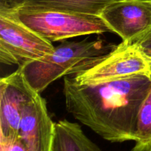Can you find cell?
I'll return each instance as SVG.
<instances>
[{
    "mask_svg": "<svg viewBox=\"0 0 151 151\" xmlns=\"http://www.w3.org/2000/svg\"><path fill=\"white\" fill-rule=\"evenodd\" d=\"M151 89V75H135L90 83L65 76L67 111L107 141H134L139 110Z\"/></svg>",
    "mask_w": 151,
    "mask_h": 151,
    "instance_id": "6da1fadb",
    "label": "cell"
},
{
    "mask_svg": "<svg viewBox=\"0 0 151 151\" xmlns=\"http://www.w3.org/2000/svg\"><path fill=\"white\" fill-rule=\"evenodd\" d=\"M116 46L102 40L62 41L52 52L19 66L32 88L41 93L58 78L75 75L93 61L110 52Z\"/></svg>",
    "mask_w": 151,
    "mask_h": 151,
    "instance_id": "7a4b0ae2",
    "label": "cell"
},
{
    "mask_svg": "<svg viewBox=\"0 0 151 151\" xmlns=\"http://www.w3.org/2000/svg\"><path fill=\"white\" fill-rule=\"evenodd\" d=\"M7 12L52 43L81 35L112 32L100 16L22 9Z\"/></svg>",
    "mask_w": 151,
    "mask_h": 151,
    "instance_id": "3957f363",
    "label": "cell"
},
{
    "mask_svg": "<svg viewBox=\"0 0 151 151\" xmlns=\"http://www.w3.org/2000/svg\"><path fill=\"white\" fill-rule=\"evenodd\" d=\"M52 43L23 24L7 11H0V62L22 66L52 52Z\"/></svg>",
    "mask_w": 151,
    "mask_h": 151,
    "instance_id": "277c9868",
    "label": "cell"
},
{
    "mask_svg": "<svg viewBox=\"0 0 151 151\" xmlns=\"http://www.w3.org/2000/svg\"><path fill=\"white\" fill-rule=\"evenodd\" d=\"M141 74L151 75L150 63L136 43L122 41L72 77L78 83H90Z\"/></svg>",
    "mask_w": 151,
    "mask_h": 151,
    "instance_id": "5b68a950",
    "label": "cell"
},
{
    "mask_svg": "<svg viewBox=\"0 0 151 151\" xmlns=\"http://www.w3.org/2000/svg\"><path fill=\"white\" fill-rule=\"evenodd\" d=\"M39 94L31 87L19 68L0 80V143L14 141L24 109Z\"/></svg>",
    "mask_w": 151,
    "mask_h": 151,
    "instance_id": "8992f818",
    "label": "cell"
},
{
    "mask_svg": "<svg viewBox=\"0 0 151 151\" xmlns=\"http://www.w3.org/2000/svg\"><path fill=\"white\" fill-rule=\"evenodd\" d=\"M100 16L122 41L135 43L151 30V0L114 1Z\"/></svg>",
    "mask_w": 151,
    "mask_h": 151,
    "instance_id": "52a82bcc",
    "label": "cell"
},
{
    "mask_svg": "<svg viewBox=\"0 0 151 151\" xmlns=\"http://www.w3.org/2000/svg\"><path fill=\"white\" fill-rule=\"evenodd\" d=\"M55 129V122L52 120L45 100L39 94L24 109L18 137L27 151H52Z\"/></svg>",
    "mask_w": 151,
    "mask_h": 151,
    "instance_id": "ba28073f",
    "label": "cell"
},
{
    "mask_svg": "<svg viewBox=\"0 0 151 151\" xmlns=\"http://www.w3.org/2000/svg\"><path fill=\"white\" fill-rule=\"evenodd\" d=\"M116 1L119 0H29L19 9L100 16L106 6Z\"/></svg>",
    "mask_w": 151,
    "mask_h": 151,
    "instance_id": "9c48e42d",
    "label": "cell"
},
{
    "mask_svg": "<svg viewBox=\"0 0 151 151\" xmlns=\"http://www.w3.org/2000/svg\"><path fill=\"white\" fill-rule=\"evenodd\" d=\"M52 151H102L86 136L81 125L62 119L55 122Z\"/></svg>",
    "mask_w": 151,
    "mask_h": 151,
    "instance_id": "30bf717a",
    "label": "cell"
},
{
    "mask_svg": "<svg viewBox=\"0 0 151 151\" xmlns=\"http://www.w3.org/2000/svg\"><path fill=\"white\" fill-rule=\"evenodd\" d=\"M134 142L135 145L131 151H148L151 149V89L139 110Z\"/></svg>",
    "mask_w": 151,
    "mask_h": 151,
    "instance_id": "8fae6325",
    "label": "cell"
},
{
    "mask_svg": "<svg viewBox=\"0 0 151 151\" xmlns=\"http://www.w3.org/2000/svg\"><path fill=\"white\" fill-rule=\"evenodd\" d=\"M135 43L151 64V30Z\"/></svg>",
    "mask_w": 151,
    "mask_h": 151,
    "instance_id": "7c38bea8",
    "label": "cell"
},
{
    "mask_svg": "<svg viewBox=\"0 0 151 151\" xmlns=\"http://www.w3.org/2000/svg\"><path fill=\"white\" fill-rule=\"evenodd\" d=\"M29 0H0V11H13L21 8Z\"/></svg>",
    "mask_w": 151,
    "mask_h": 151,
    "instance_id": "4fadbf2b",
    "label": "cell"
},
{
    "mask_svg": "<svg viewBox=\"0 0 151 151\" xmlns=\"http://www.w3.org/2000/svg\"><path fill=\"white\" fill-rule=\"evenodd\" d=\"M0 151H27V149L18 137L14 141L0 143Z\"/></svg>",
    "mask_w": 151,
    "mask_h": 151,
    "instance_id": "5bb4252c",
    "label": "cell"
},
{
    "mask_svg": "<svg viewBox=\"0 0 151 151\" xmlns=\"http://www.w3.org/2000/svg\"><path fill=\"white\" fill-rule=\"evenodd\" d=\"M148 151H151V149H150V150H148Z\"/></svg>",
    "mask_w": 151,
    "mask_h": 151,
    "instance_id": "9a60e30c",
    "label": "cell"
}]
</instances>
